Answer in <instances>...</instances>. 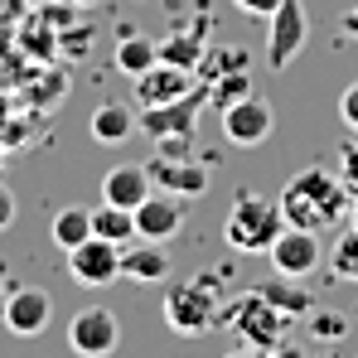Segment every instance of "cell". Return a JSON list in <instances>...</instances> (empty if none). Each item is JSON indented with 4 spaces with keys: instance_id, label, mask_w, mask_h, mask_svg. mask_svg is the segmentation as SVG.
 <instances>
[{
    "instance_id": "6da1fadb",
    "label": "cell",
    "mask_w": 358,
    "mask_h": 358,
    "mask_svg": "<svg viewBox=\"0 0 358 358\" xmlns=\"http://www.w3.org/2000/svg\"><path fill=\"white\" fill-rule=\"evenodd\" d=\"M349 203H354V199L344 194V184H339V175H334L329 165H305V170L291 175L286 189H281V213H286V223L310 228V233L339 228L344 213H349Z\"/></svg>"
},
{
    "instance_id": "7a4b0ae2",
    "label": "cell",
    "mask_w": 358,
    "mask_h": 358,
    "mask_svg": "<svg viewBox=\"0 0 358 358\" xmlns=\"http://www.w3.org/2000/svg\"><path fill=\"white\" fill-rule=\"evenodd\" d=\"M223 324L238 334L242 354H281L286 349V329L296 324V315L271 305L262 291H247V296L223 305Z\"/></svg>"
},
{
    "instance_id": "3957f363",
    "label": "cell",
    "mask_w": 358,
    "mask_h": 358,
    "mask_svg": "<svg viewBox=\"0 0 358 358\" xmlns=\"http://www.w3.org/2000/svg\"><path fill=\"white\" fill-rule=\"evenodd\" d=\"M286 228V213H281V199H266L257 189H242L223 218V242L242 252V257H266L271 242L281 238Z\"/></svg>"
},
{
    "instance_id": "277c9868",
    "label": "cell",
    "mask_w": 358,
    "mask_h": 358,
    "mask_svg": "<svg viewBox=\"0 0 358 358\" xmlns=\"http://www.w3.org/2000/svg\"><path fill=\"white\" fill-rule=\"evenodd\" d=\"M165 324L175 334H184V339H199L213 324H223V305L213 296V276H194V281L170 286L165 291Z\"/></svg>"
},
{
    "instance_id": "5b68a950",
    "label": "cell",
    "mask_w": 358,
    "mask_h": 358,
    "mask_svg": "<svg viewBox=\"0 0 358 358\" xmlns=\"http://www.w3.org/2000/svg\"><path fill=\"white\" fill-rule=\"evenodd\" d=\"M310 39V15H305V0H281L271 15H266V68L271 73H286L300 59Z\"/></svg>"
},
{
    "instance_id": "8992f818",
    "label": "cell",
    "mask_w": 358,
    "mask_h": 358,
    "mask_svg": "<svg viewBox=\"0 0 358 358\" xmlns=\"http://www.w3.org/2000/svg\"><path fill=\"white\" fill-rule=\"evenodd\" d=\"M208 107V87L199 83L194 92H184L175 102H160V107H141V117L136 126L150 136V141H175V136H189L194 141V131H199V112Z\"/></svg>"
},
{
    "instance_id": "52a82bcc",
    "label": "cell",
    "mask_w": 358,
    "mask_h": 358,
    "mask_svg": "<svg viewBox=\"0 0 358 358\" xmlns=\"http://www.w3.org/2000/svg\"><path fill=\"white\" fill-rule=\"evenodd\" d=\"M68 257V276L83 286V291H102V286H112V281H121V247L107 238H92L78 242L73 252H63Z\"/></svg>"
},
{
    "instance_id": "ba28073f",
    "label": "cell",
    "mask_w": 358,
    "mask_h": 358,
    "mask_svg": "<svg viewBox=\"0 0 358 358\" xmlns=\"http://www.w3.org/2000/svg\"><path fill=\"white\" fill-rule=\"evenodd\" d=\"M218 126H223V141L228 145H242V150H252V145H266L271 141V131H276V112H271V102L266 97H242L233 107H223L218 112Z\"/></svg>"
},
{
    "instance_id": "9c48e42d",
    "label": "cell",
    "mask_w": 358,
    "mask_h": 358,
    "mask_svg": "<svg viewBox=\"0 0 358 358\" xmlns=\"http://www.w3.org/2000/svg\"><path fill=\"white\" fill-rule=\"evenodd\" d=\"M121 344V320L107 305H87L68 320V349L83 358H107Z\"/></svg>"
},
{
    "instance_id": "30bf717a",
    "label": "cell",
    "mask_w": 358,
    "mask_h": 358,
    "mask_svg": "<svg viewBox=\"0 0 358 358\" xmlns=\"http://www.w3.org/2000/svg\"><path fill=\"white\" fill-rule=\"evenodd\" d=\"M145 170H150L155 189L179 194V199H203L213 184V165L194 160V155H155V160H145Z\"/></svg>"
},
{
    "instance_id": "8fae6325",
    "label": "cell",
    "mask_w": 358,
    "mask_h": 358,
    "mask_svg": "<svg viewBox=\"0 0 358 358\" xmlns=\"http://www.w3.org/2000/svg\"><path fill=\"white\" fill-rule=\"evenodd\" d=\"M320 233H310V228H296V223H286L281 228V238L271 242V252H266V262H271V271L276 276H291V281H310V271L320 266Z\"/></svg>"
},
{
    "instance_id": "7c38bea8",
    "label": "cell",
    "mask_w": 358,
    "mask_h": 358,
    "mask_svg": "<svg viewBox=\"0 0 358 358\" xmlns=\"http://www.w3.org/2000/svg\"><path fill=\"white\" fill-rule=\"evenodd\" d=\"M49 320H54V300H49V291H39V286H20V291H10L5 305H0V324L15 339H39L49 329Z\"/></svg>"
},
{
    "instance_id": "4fadbf2b",
    "label": "cell",
    "mask_w": 358,
    "mask_h": 358,
    "mask_svg": "<svg viewBox=\"0 0 358 358\" xmlns=\"http://www.w3.org/2000/svg\"><path fill=\"white\" fill-rule=\"evenodd\" d=\"M131 83H136V102H141V107H160V102H175L184 92H194V87H199V73L155 59L141 78H131Z\"/></svg>"
},
{
    "instance_id": "5bb4252c",
    "label": "cell",
    "mask_w": 358,
    "mask_h": 358,
    "mask_svg": "<svg viewBox=\"0 0 358 358\" xmlns=\"http://www.w3.org/2000/svg\"><path fill=\"white\" fill-rule=\"evenodd\" d=\"M184 203H189V199L165 194V189H155L150 199H141V203H136V238L170 242L179 228H184Z\"/></svg>"
},
{
    "instance_id": "9a60e30c",
    "label": "cell",
    "mask_w": 358,
    "mask_h": 358,
    "mask_svg": "<svg viewBox=\"0 0 358 358\" xmlns=\"http://www.w3.org/2000/svg\"><path fill=\"white\" fill-rule=\"evenodd\" d=\"M170 271H175V262H170L165 242L136 238L131 247H121V276L126 281H136V286H165Z\"/></svg>"
},
{
    "instance_id": "2e32d148",
    "label": "cell",
    "mask_w": 358,
    "mask_h": 358,
    "mask_svg": "<svg viewBox=\"0 0 358 358\" xmlns=\"http://www.w3.org/2000/svg\"><path fill=\"white\" fill-rule=\"evenodd\" d=\"M155 184H150V170L145 165H112L102 175V199L107 203H121V208H136L141 199H150Z\"/></svg>"
},
{
    "instance_id": "e0dca14e",
    "label": "cell",
    "mask_w": 358,
    "mask_h": 358,
    "mask_svg": "<svg viewBox=\"0 0 358 358\" xmlns=\"http://www.w3.org/2000/svg\"><path fill=\"white\" fill-rule=\"evenodd\" d=\"M87 126H92V141H102V145H121V141H131V136L141 131V126H136V112L121 107V102H102Z\"/></svg>"
},
{
    "instance_id": "ac0fdd59",
    "label": "cell",
    "mask_w": 358,
    "mask_h": 358,
    "mask_svg": "<svg viewBox=\"0 0 358 358\" xmlns=\"http://www.w3.org/2000/svg\"><path fill=\"white\" fill-rule=\"evenodd\" d=\"M92 233L107 242H117V247H131L136 242V208H121V203H97L92 208Z\"/></svg>"
},
{
    "instance_id": "d6986e66",
    "label": "cell",
    "mask_w": 358,
    "mask_h": 358,
    "mask_svg": "<svg viewBox=\"0 0 358 358\" xmlns=\"http://www.w3.org/2000/svg\"><path fill=\"white\" fill-rule=\"evenodd\" d=\"M49 238L63 252H73L78 242H87L92 238V208H59L54 223H49Z\"/></svg>"
},
{
    "instance_id": "ffe728a7",
    "label": "cell",
    "mask_w": 358,
    "mask_h": 358,
    "mask_svg": "<svg viewBox=\"0 0 358 358\" xmlns=\"http://www.w3.org/2000/svg\"><path fill=\"white\" fill-rule=\"evenodd\" d=\"M160 59V44L155 39H141V34H126L117 44V68L126 73V78H141L150 63Z\"/></svg>"
},
{
    "instance_id": "44dd1931",
    "label": "cell",
    "mask_w": 358,
    "mask_h": 358,
    "mask_svg": "<svg viewBox=\"0 0 358 358\" xmlns=\"http://www.w3.org/2000/svg\"><path fill=\"white\" fill-rule=\"evenodd\" d=\"M203 87H208V107H213V112H223V107H233V102H242V97H252V78H247V68L223 73V78H208Z\"/></svg>"
},
{
    "instance_id": "7402d4cb",
    "label": "cell",
    "mask_w": 358,
    "mask_h": 358,
    "mask_svg": "<svg viewBox=\"0 0 358 358\" xmlns=\"http://www.w3.org/2000/svg\"><path fill=\"white\" fill-rule=\"evenodd\" d=\"M252 291H262V296L271 300V305H281V310H286V315H296V320H305V315H310V296L291 286V276H276V281H266V286H252Z\"/></svg>"
},
{
    "instance_id": "603a6c76",
    "label": "cell",
    "mask_w": 358,
    "mask_h": 358,
    "mask_svg": "<svg viewBox=\"0 0 358 358\" xmlns=\"http://www.w3.org/2000/svg\"><path fill=\"white\" fill-rule=\"evenodd\" d=\"M160 59L175 63V68H194V73H199L203 44H199V34H170V39H160Z\"/></svg>"
},
{
    "instance_id": "cb8c5ba5",
    "label": "cell",
    "mask_w": 358,
    "mask_h": 358,
    "mask_svg": "<svg viewBox=\"0 0 358 358\" xmlns=\"http://www.w3.org/2000/svg\"><path fill=\"white\" fill-rule=\"evenodd\" d=\"M238 68H252V54L238 49V44H228V49H218V54H203V63H199V83L223 78V73H238Z\"/></svg>"
},
{
    "instance_id": "d4e9b609",
    "label": "cell",
    "mask_w": 358,
    "mask_h": 358,
    "mask_svg": "<svg viewBox=\"0 0 358 358\" xmlns=\"http://www.w3.org/2000/svg\"><path fill=\"white\" fill-rule=\"evenodd\" d=\"M329 266L339 281H358V228H344L334 238V252H329Z\"/></svg>"
},
{
    "instance_id": "484cf974",
    "label": "cell",
    "mask_w": 358,
    "mask_h": 358,
    "mask_svg": "<svg viewBox=\"0 0 358 358\" xmlns=\"http://www.w3.org/2000/svg\"><path fill=\"white\" fill-rule=\"evenodd\" d=\"M305 329H310V339L334 344V339H344V334H349V320H344V315H334V310H315V315L305 320Z\"/></svg>"
},
{
    "instance_id": "4316f807",
    "label": "cell",
    "mask_w": 358,
    "mask_h": 358,
    "mask_svg": "<svg viewBox=\"0 0 358 358\" xmlns=\"http://www.w3.org/2000/svg\"><path fill=\"white\" fill-rule=\"evenodd\" d=\"M339 184H344V194L358 199V145H344V155H339Z\"/></svg>"
},
{
    "instance_id": "83f0119b",
    "label": "cell",
    "mask_w": 358,
    "mask_h": 358,
    "mask_svg": "<svg viewBox=\"0 0 358 358\" xmlns=\"http://www.w3.org/2000/svg\"><path fill=\"white\" fill-rule=\"evenodd\" d=\"M339 121H344L349 131H358V78L339 92Z\"/></svg>"
},
{
    "instance_id": "f1b7e54d",
    "label": "cell",
    "mask_w": 358,
    "mask_h": 358,
    "mask_svg": "<svg viewBox=\"0 0 358 358\" xmlns=\"http://www.w3.org/2000/svg\"><path fill=\"white\" fill-rule=\"evenodd\" d=\"M233 5H238L242 15H252V20H266V15H271L281 0H233Z\"/></svg>"
},
{
    "instance_id": "f546056e",
    "label": "cell",
    "mask_w": 358,
    "mask_h": 358,
    "mask_svg": "<svg viewBox=\"0 0 358 358\" xmlns=\"http://www.w3.org/2000/svg\"><path fill=\"white\" fill-rule=\"evenodd\" d=\"M10 223H15V194H10V189L0 184V233H5Z\"/></svg>"
},
{
    "instance_id": "4dcf8cb0",
    "label": "cell",
    "mask_w": 358,
    "mask_h": 358,
    "mask_svg": "<svg viewBox=\"0 0 358 358\" xmlns=\"http://www.w3.org/2000/svg\"><path fill=\"white\" fill-rule=\"evenodd\" d=\"M339 34H344V39H358V5L339 15Z\"/></svg>"
},
{
    "instance_id": "1f68e13d",
    "label": "cell",
    "mask_w": 358,
    "mask_h": 358,
    "mask_svg": "<svg viewBox=\"0 0 358 358\" xmlns=\"http://www.w3.org/2000/svg\"><path fill=\"white\" fill-rule=\"evenodd\" d=\"M349 228H358V199L349 203Z\"/></svg>"
},
{
    "instance_id": "d6a6232c",
    "label": "cell",
    "mask_w": 358,
    "mask_h": 358,
    "mask_svg": "<svg viewBox=\"0 0 358 358\" xmlns=\"http://www.w3.org/2000/svg\"><path fill=\"white\" fill-rule=\"evenodd\" d=\"M5 296H10V291H5V286H0V305H5Z\"/></svg>"
}]
</instances>
